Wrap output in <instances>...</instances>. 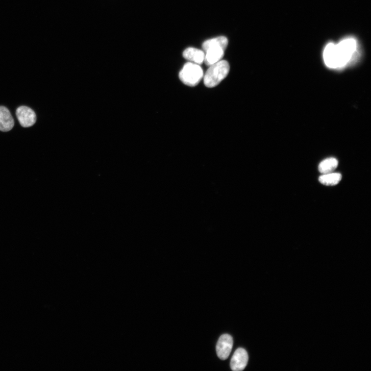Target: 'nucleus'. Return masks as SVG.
<instances>
[{
	"label": "nucleus",
	"mask_w": 371,
	"mask_h": 371,
	"mask_svg": "<svg viewBox=\"0 0 371 371\" xmlns=\"http://www.w3.org/2000/svg\"><path fill=\"white\" fill-rule=\"evenodd\" d=\"M358 43L355 38L347 37L338 43L330 42L324 52L326 66L331 69H341L346 67L356 58Z\"/></svg>",
	"instance_id": "f257e3e1"
},
{
	"label": "nucleus",
	"mask_w": 371,
	"mask_h": 371,
	"mask_svg": "<svg viewBox=\"0 0 371 371\" xmlns=\"http://www.w3.org/2000/svg\"><path fill=\"white\" fill-rule=\"evenodd\" d=\"M229 43L224 36L218 37L205 41L202 45L205 52L204 63L208 66L215 64L223 58L225 51Z\"/></svg>",
	"instance_id": "f03ea898"
},
{
	"label": "nucleus",
	"mask_w": 371,
	"mask_h": 371,
	"mask_svg": "<svg viewBox=\"0 0 371 371\" xmlns=\"http://www.w3.org/2000/svg\"><path fill=\"white\" fill-rule=\"evenodd\" d=\"M230 70V65L226 61L221 60L209 66L203 77L205 85L208 88L216 87L228 76Z\"/></svg>",
	"instance_id": "7ed1b4c3"
},
{
	"label": "nucleus",
	"mask_w": 371,
	"mask_h": 371,
	"mask_svg": "<svg viewBox=\"0 0 371 371\" xmlns=\"http://www.w3.org/2000/svg\"><path fill=\"white\" fill-rule=\"evenodd\" d=\"M203 77V70L201 66L191 62L186 63L179 73L181 81L184 84L191 87L196 86Z\"/></svg>",
	"instance_id": "20e7f679"
},
{
	"label": "nucleus",
	"mask_w": 371,
	"mask_h": 371,
	"mask_svg": "<svg viewBox=\"0 0 371 371\" xmlns=\"http://www.w3.org/2000/svg\"><path fill=\"white\" fill-rule=\"evenodd\" d=\"M16 116L20 124L23 128L31 127L36 122L37 117L35 113L32 109L26 106H22L17 109Z\"/></svg>",
	"instance_id": "39448f33"
},
{
	"label": "nucleus",
	"mask_w": 371,
	"mask_h": 371,
	"mask_svg": "<svg viewBox=\"0 0 371 371\" xmlns=\"http://www.w3.org/2000/svg\"><path fill=\"white\" fill-rule=\"evenodd\" d=\"M233 339L229 334L222 335L217 344L216 351L218 357L223 360L227 359L232 350Z\"/></svg>",
	"instance_id": "423d86ee"
},
{
	"label": "nucleus",
	"mask_w": 371,
	"mask_h": 371,
	"mask_svg": "<svg viewBox=\"0 0 371 371\" xmlns=\"http://www.w3.org/2000/svg\"><path fill=\"white\" fill-rule=\"evenodd\" d=\"M249 356L247 352L242 348L238 349L231 360V367L234 371L243 370L247 365Z\"/></svg>",
	"instance_id": "0eeeda50"
},
{
	"label": "nucleus",
	"mask_w": 371,
	"mask_h": 371,
	"mask_svg": "<svg viewBox=\"0 0 371 371\" xmlns=\"http://www.w3.org/2000/svg\"><path fill=\"white\" fill-rule=\"evenodd\" d=\"M14 120L9 110L5 107H0V131L6 132L14 126Z\"/></svg>",
	"instance_id": "6e6552de"
},
{
	"label": "nucleus",
	"mask_w": 371,
	"mask_h": 371,
	"mask_svg": "<svg viewBox=\"0 0 371 371\" xmlns=\"http://www.w3.org/2000/svg\"><path fill=\"white\" fill-rule=\"evenodd\" d=\"M183 56L191 63L201 65L204 62L205 52L194 47H188L185 50Z\"/></svg>",
	"instance_id": "1a4fd4ad"
},
{
	"label": "nucleus",
	"mask_w": 371,
	"mask_h": 371,
	"mask_svg": "<svg viewBox=\"0 0 371 371\" xmlns=\"http://www.w3.org/2000/svg\"><path fill=\"white\" fill-rule=\"evenodd\" d=\"M338 161L337 159L331 157L326 159L319 165V170L323 174L332 173L338 167Z\"/></svg>",
	"instance_id": "9d476101"
},
{
	"label": "nucleus",
	"mask_w": 371,
	"mask_h": 371,
	"mask_svg": "<svg viewBox=\"0 0 371 371\" xmlns=\"http://www.w3.org/2000/svg\"><path fill=\"white\" fill-rule=\"evenodd\" d=\"M342 176L338 173H330L324 174L320 177L319 182L327 186H335L337 185L341 180Z\"/></svg>",
	"instance_id": "9b49d317"
}]
</instances>
